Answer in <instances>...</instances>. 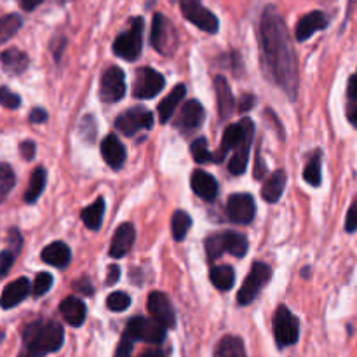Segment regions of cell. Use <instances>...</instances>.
<instances>
[{"instance_id": "6da1fadb", "label": "cell", "mask_w": 357, "mask_h": 357, "mask_svg": "<svg viewBox=\"0 0 357 357\" xmlns=\"http://www.w3.org/2000/svg\"><path fill=\"white\" fill-rule=\"evenodd\" d=\"M260 45L267 77L295 100L298 93V63L284 20L272 6L261 14Z\"/></svg>"}, {"instance_id": "7a4b0ae2", "label": "cell", "mask_w": 357, "mask_h": 357, "mask_svg": "<svg viewBox=\"0 0 357 357\" xmlns=\"http://www.w3.org/2000/svg\"><path fill=\"white\" fill-rule=\"evenodd\" d=\"M23 349L20 357H44L58 352L65 342L63 326L51 319H38L23 330Z\"/></svg>"}, {"instance_id": "3957f363", "label": "cell", "mask_w": 357, "mask_h": 357, "mask_svg": "<svg viewBox=\"0 0 357 357\" xmlns=\"http://www.w3.org/2000/svg\"><path fill=\"white\" fill-rule=\"evenodd\" d=\"M143 17H132L129 30L119 35L114 42V52L126 61H135L139 58L143 47Z\"/></svg>"}, {"instance_id": "277c9868", "label": "cell", "mask_w": 357, "mask_h": 357, "mask_svg": "<svg viewBox=\"0 0 357 357\" xmlns=\"http://www.w3.org/2000/svg\"><path fill=\"white\" fill-rule=\"evenodd\" d=\"M272 330H274L275 344L279 349L289 347L298 342L300 337V323L291 314L288 307L281 305L274 314V321H272Z\"/></svg>"}, {"instance_id": "5b68a950", "label": "cell", "mask_w": 357, "mask_h": 357, "mask_svg": "<svg viewBox=\"0 0 357 357\" xmlns=\"http://www.w3.org/2000/svg\"><path fill=\"white\" fill-rule=\"evenodd\" d=\"M126 333L132 338V340L145 342V344L159 345L166 340V328L155 319H149V317L136 316L129 319Z\"/></svg>"}, {"instance_id": "8992f818", "label": "cell", "mask_w": 357, "mask_h": 357, "mask_svg": "<svg viewBox=\"0 0 357 357\" xmlns=\"http://www.w3.org/2000/svg\"><path fill=\"white\" fill-rule=\"evenodd\" d=\"M272 278V268L268 267L264 261H255L251 272L248 274L246 281L241 286V291L237 295V302L239 305H250L255 298L258 296L260 289L271 281Z\"/></svg>"}, {"instance_id": "52a82bcc", "label": "cell", "mask_w": 357, "mask_h": 357, "mask_svg": "<svg viewBox=\"0 0 357 357\" xmlns=\"http://www.w3.org/2000/svg\"><path fill=\"white\" fill-rule=\"evenodd\" d=\"M152 47L160 54H173L178 47V35L171 21L162 14H155L152 23V33H150Z\"/></svg>"}, {"instance_id": "ba28073f", "label": "cell", "mask_w": 357, "mask_h": 357, "mask_svg": "<svg viewBox=\"0 0 357 357\" xmlns=\"http://www.w3.org/2000/svg\"><path fill=\"white\" fill-rule=\"evenodd\" d=\"M166 86V79L160 75L157 70L150 66H142L135 75V84H132V96L138 100H150L157 96Z\"/></svg>"}, {"instance_id": "9c48e42d", "label": "cell", "mask_w": 357, "mask_h": 357, "mask_svg": "<svg viewBox=\"0 0 357 357\" xmlns=\"http://www.w3.org/2000/svg\"><path fill=\"white\" fill-rule=\"evenodd\" d=\"M153 115L145 107H132L128 112L121 114L115 121V128L126 136H135L138 131L152 129Z\"/></svg>"}, {"instance_id": "30bf717a", "label": "cell", "mask_w": 357, "mask_h": 357, "mask_svg": "<svg viewBox=\"0 0 357 357\" xmlns=\"http://www.w3.org/2000/svg\"><path fill=\"white\" fill-rule=\"evenodd\" d=\"M250 135H255V124L251 119H243V121H239L237 124L229 126V128L225 129V132H223L222 145L216 150V153H213V162H222V160L225 159L227 153H229L230 150L236 149V146Z\"/></svg>"}, {"instance_id": "8fae6325", "label": "cell", "mask_w": 357, "mask_h": 357, "mask_svg": "<svg viewBox=\"0 0 357 357\" xmlns=\"http://www.w3.org/2000/svg\"><path fill=\"white\" fill-rule=\"evenodd\" d=\"M180 6L181 10H183V16L190 23H194L195 26L201 28L202 31H208V33H216L218 31V17L211 10L206 9L201 0H180Z\"/></svg>"}, {"instance_id": "7c38bea8", "label": "cell", "mask_w": 357, "mask_h": 357, "mask_svg": "<svg viewBox=\"0 0 357 357\" xmlns=\"http://www.w3.org/2000/svg\"><path fill=\"white\" fill-rule=\"evenodd\" d=\"M126 94V77L119 66H108L101 77L100 96L105 103H117Z\"/></svg>"}, {"instance_id": "4fadbf2b", "label": "cell", "mask_w": 357, "mask_h": 357, "mask_svg": "<svg viewBox=\"0 0 357 357\" xmlns=\"http://www.w3.org/2000/svg\"><path fill=\"white\" fill-rule=\"evenodd\" d=\"M227 215L230 222L239 223V225H250L257 215V206L255 199L250 194H234L227 202Z\"/></svg>"}, {"instance_id": "5bb4252c", "label": "cell", "mask_w": 357, "mask_h": 357, "mask_svg": "<svg viewBox=\"0 0 357 357\" xmlns=\"http://www.w3.org/2000/svg\"><path fill=\"white\" fill-rule=\"evenodd\" d=\"M146 309L152 314L153 319L157 323L162 324L164 328H173L176 324V316H174V309L171 305L169 298H167L164 293L153 291L149 295V300H146Z\"/></svg>"}, {"instance_id": "9a60e30c", "label": "cell", "mask_w": 357, "mask_h": 357, "mask_svg": "<svg viewBox=\"0 0 357 357\" xmlns=\"http://www.w3.org/2000/svg\"><path fill=\"white\" fill-rule=\"evenodd\" d=\"M204 108L199 103L197 100H190L181 107L180 115L174 121V126L176 129H180L181 132H192L197 131L199 128L204 122Z\"/></svg>"}, {"instance_id": "2e32d148", "label": "cell", "mask_w": 357, "mask_h": 357, "mask_svg": "<svg viewBox=\"0 0 357 357\" xmlns=\"http://www.w3.org/2000/svg\"><path fill=\"white\" fill-rule=\"evenodd\" d=\"M31 293V284L26 278H20L16 281L9 282V284L3 288L2 296H0V307L3 310L14 309V307L20 305L23 300H26V296Z\"/></svg>"}, {"instance_id": "e0dca14e", "label": "cell", "mask_w": 357, "mask_h": 357, "mask_svg": "<svg viewBox=\"0 0 357 357\" xmlns=\"http://www.w3.org/2000/svg\"><path fill=\"white\" fill-rule=\"evenodd\" d=\"M328 23H330V21H328V16L324 13H321V10H312V13L305 14V16L298 21V24H296V40H307V38L312 37L317 30H324V28L328 26Z\"/></svg>"}, {"instance_id": "ac0fdd59", "label": "cell", "mask_w": 357, "mask_h": 357, "mask_svg": "<svg viewBox=\"0 0 357 357\" xmlns=\"http://www.w3.org/2000/svg\"><path fill=\"white\" fill-rule=\"evenodd\" d=\"M135 237H136V230L131 223H122L114 234V239H112L110 244V253L112 258H122L129 253V250L135 244Z\"/></svg>"}, {"instance_id": "d6986e66", "label": "cell", "mask_w": 357, "mask_h": 357, "mask_svg": "<svg viewBox=\"0 0 357 357\" xmlns=\"http://www.w3.org/2000/svg\"><path fill=\"white\" fill-rule=\"evenodd\" d=\"M101 155L112 169H121L126 162V149L115 135H108L101 142Z\"/></svg>"}, {"instance_id": "ffe728a7", "label": "cell", "mask_w": 357, "mask_h": 357, "mask_svg": "<svg viewBox=\"0 0 357 357\" xmlns=\"http://www.w3.org/2000/svg\"><path fill=\"white\" fill-rule=\"evenodd\" d=\"M0 65H2L3 72L9 73V75H21V73L26 72L30 58H28L26 52L20 51L17 47H9L0 52Z\"/></svg>"}, {"instance_id": "44dd1931", "label": "cell", "mask_w": 357, "mask_h": 357, "mask_svg": "<svg viewBox=\"0 0 357 357\" xmlns=\"http://www.w3.org/2000/svg\"><path fill=\"white\" fill-rule=\"evenodd\" d=\"M190 187L204 201H215L216 195H218V181L215 180V176H211V174L202 169L192 173Z\"/></svg>"}, {"instance_id": "7402d4cb", "label": "cell", "mask_w": 357, "mask_h": 357, "mask_svg": "<svg viewBox=\"0 0 357 357\" xmlns=\"http://www.w3.org/2000/svg\"><path fill=\"white\" fill-rule=\"evenodd\" d=\"M40 258L44 264L52 265V267L58 268H65L66 265L70 264V260H72V251H70V248L66 246L65 243L56 241V243L47 244V246L42 250Z\"/></svg>"}, {"instance_id": "603a6c76", "label": "cell", "mask_w": 357, "mask_h": 357, "mask_svg": "<svg viewBox=\"0 0 357 357\" xmlns=\"http://www.w3.org/2000/svg\"><path fill=\"white\" fill-rule=\"evenodd\" d=\"M59 312H61L63 319L73 328H79L82 326L84 321H86V305H84L82 300L75 298V296H68L61 302L59 305Z\"/></svg>"}, {"instance_id": "cb8c5ba5", "label": "cell", "mask_w": 357, "mask_h": 357, "mask_svg": "<svg viewBox=\"0 0 357 357\" xmlns=\"http://www.w3.org/2000/svg\"><path fill=\"white\" fill-rule=\"evenodd\" d=\"M215 91H216V103H218V114L222 119H229L234 114L236 108V100L232 96L229 82L223 77L215 79Z\"/></svg>"}, {"instance_id": "d4e9b609", "label": "cell", "mask_w": 357, "mask_h": 357, "mask_svg": "<svg viewBox=\"0 0 357 357\" xmlns=\"http://www.w3.org/2000/svg\"><path fill=\"white\" fill-rule=\"evenodd\" d=\"M286 187V173L282 169L274 171V173L268 176V180L265 181L264 187H261V197L267 202L274 204L281 199L282 192H284Z\"/></svg>"}, {"instance_id": "484cf974", "label": "cell", "mask_w": 357, "mask_h": 357, "mask_svg": "<svg viewBox=\"0 0 357 357\" xmlns=\"http://www.w3.org/2000/svg\"><path fill=\"white\" fill-rule=\"evenodd\" d=\"M253 136L255 135H250L246 136V138L243 139V142L239 143V145L234 149V153H232V159H230L229 162V171L232 174H243L244 171H246L248 167V160H250V150H251V142H253Z\"/></svg>"}, {"instance_id": "4316f807", "label": "cell", "mask_w": 357, "mask_h": 357, "mask_svg": "<svg viewBox=\"0 0 357 357\" xmlns=\"http://www.w3.org/2000/svg\"><path fill=\"white\" fill-rule=\"evenodd\" d=\"M185 93H187V87H185L183 84H178V86L174 87V89L171 91V93L167 94L162 101H160L157 110H159V119L162 124L169 122V119L173 117L174 110H176V107L180 105V101L183 100Z\"/></svg>"}, {"instance_id": "83f0119b", "label": "cell", "mask_w": 357, "mask_h": 357, "mask_svg": "<svg viewBox=\"0 0 357 357\" xmlns=\"http://www.w3.org/2000/svg\"><path fill=\"white\" fill-rule=\"evenodd\" d=\"M45 181H47V173H45L44 167L33 169V173H31L30 176V183H28L26 190H24V202H26V204L37 202V199L40 197L42 192H44Z\"/></svg>"}, {"instance_id": "f1b7e54d", "label": "cell", "mask_w": 357, "mask_h": 357, "mask_svg": "<svg viewBox=\"0 0 357 357\" xmlns=\"http://www.w3.org/2000/svg\"><path fill=\"white\" fill-rule=\"evenodd\" d=\"M103 215H105V199L98 197L93 204L87 206L86 209H82L80 218H82L84 225H86L89 230H100L101 222H103Z\"/></svg>"}, {"instance_id": "f546056e", "label": "cell", "mask_w": 357, "mask_h": 357, "mask_svg": "<svg viewBox=\"0 0 357 357\" xmlns=\"http://www.w3.org/2000/svg\"><path fill=\"white\" fill-rule=\"evenodd\" d=\"M209 278H211L213 286L220 291H229L232 289L234 282H236V272L229 265H216L209 272Z\"/></svg>"}, {"instance_id": "4dcf8cb0", "label": "cell", "mask_w": 357, "mask_h": 357, "mask_svg": "<svg viewBox=\"0 0 357 357\" xmlns=\"http://www.w3.org/2000/svg\"><path fill=\"white\" fill-rule=\"evenodd\" d=\"M222 236H223V248H225V253L234 255V257L237 258H243L244 255L248 253L250 244H248L246 236H243V234L239 232H230V230L222 232Z\"/></svg>"}, {"instance_id": "1f68e13d", "label": "cell", "mask_w": 357, "mask_h": 357, "mask_svg": "<svg viewBox=\"0 0 357 357\" xmlns=\"http://www.w3.org/2000/svg\"><path fill=\"white\" fill-rule=\"evenodd\" d=\"M215 357H246L243 340L239 337H223L216 345Z\"/></svg>"}, {"instance_id": "d6a6232c", "label": "cell", "mask_w": 357, "mask_h": 357, "mask_svg": "<svg viewBox=\"0 0 357 357\" xmlns=\"http://www.w3.org/2000/svg\"><path fill=\"white\" fill-rule=\"evenodd\" d=\"M21 26H23V17L20 14L13 13L0 17V45L9 42L21 30Z\"/></svg>"}, {"instance_id": "836d02e7", "label": "cell", "mask_w": 357, "mask_h": 357, "mask_svg": "<svg viewBox=\"0 0 357 357\" xmlns=\"http://www.w3.org/2000/svg\"><path fill=\"white\" fill-rule=\"evenodd\" d=\"M321 160H323V152H321V150H316V152L310 155L305 169H303V180H305L309 185H312V187H319L321 181H323V174H321Z\"/></svg>"}, {"instance_id": "e575fe53", "label": "cell", "mask_w": 357, "mask_h": 357, "mask_svg": "<svg viewBox=\"0 0 357 357\" xmlns=\"http://www.w3.org/2000/svg\"><path fill=\"white\" fill-rule=\"evenodd\" d=\"M192 227V218L188 213L185 211H176L173 215V220H171V230H173L174 241H183L187 237L188 230Z\"/></svg>"}, {"instance_id": "d590c367", "label": "cell", "mask_w": 357, "mask_h": 357, "mask_svg": "<svg viewBox=\"0 0 357 357\" xmlns=\"http://www.w3.org/2000/svg\"><path fill=\"white\" fill-rule=\"evenodd\" d=\"M14 185H16V174H14L13 167L2 162L0 164V202L6 201Z\"/></svg>"}, {"instance_id": "8d00e7d4", "label": "cell", "mask_w": 357, "mask_h": 357, "mask_svg": "<svg viewBox=\"0 0 357 357\" xmlns=\"http://www.w3.org/2000/svg\"><path fill=\"white\" fill-rule=\"evenodd\" d=\"M190 153L197 164H204V162H209V160H213V153L209 152L208 139L206 138L194 139L190 145Z\"/></svg>"}, {"instance_id": "74e56055", "label": "cell", "mask_w": 357, "mask_h": 357, "mask_svg": "<svg viewBox=\"0 0 357 357\" xmlns=\"http://www.w3.org/2000/svg\"><path fill=\"white\" fill-rule=\"evenodd\" d=\"M204 248H206V255H208L209 260L211 261L218 260V258L225 253L222 234H213V236H209L208 239L204 241Z\"/></svg>"}, {"instance_id": "f35d334b", "label": "cell", "mask_w": 357, "mask_h": 357, "mask_svg": "<svg viewBox=\"0 0 357 357\" xmlns=\"http://www.w3.org/2000/svg\"><path fill=\"white\" fill-rule=\"evenodd\" d=\"M52 282H54V278L49 272H40V274H37L33 286H31V295L35 298H40V296H44L52 288Z\"/></svg>"}, {"instance_id": "ab89813d", "label": "cell", "mask_w": 357, "mask_h": 357, "mask_svg": "<svg viewBox=\"0 0 357 357\" xmlns=\"http://www.w3.org/2000/svg\"><path fill=\"white\" fill-rule=\"evenodd\" d=\"M129 305H131V296L124 291H115L107 298V307L112 312H122Z\"/></svg>"}, {"instance_id": "60d3db41", "label": "cell", "mask_w": 357, "mask_h": 357, "mask_svg": "<svg viewBox=\"0 0 357 357\" xmlns=\"http://www.w3.org/2000/svg\"><path fill=\"white\" fill-rule=\"evenodd\" d=\"M0 105H2L3 108H9V110H16V108L21 107L20 94L10 91L9 87L2 86L0 87Z\"/></svg>"}, {"instance_id": "b9f144b4", "label": "cell", "mask_w": 357, "mask_h": 357, "mask_svg": "<svg viewBox=\"0 0 357 357\" xmlns=\"http://www.w3.org/2000/svg\"><path fill=\"white\" fill-rule=\"evenodd\" d=\"M16 257L17 255L14 253V251H10L9 248L0 253V279L6 278V275L9 274V271L13 268V265H14V260H16Z\"/></svg>"}, {"instance_id": "7bdbcfd3", "label": "cell", "mask_w": 357, "mask_h": 357, "mask_svg": "<svg viewBox=\"0 0 357 357\" xmlns=\"http://www.w3.org/2000/svg\"><path fill=\"white\" fill-rule=\"evenodd\" d=\"M7 248H9L10 251H14L16 255L21 253V248H23V237H21V232L16 229V227L9 229V232H7Z\"/></svg>"}, {"instance_id": "ee69618b", "label": "cell", "mask_w": 357, "mask_h": 357, "mask_svg": "<svg viewBox=\"0 0 357 357\" xmlns=\"http://www.w3.org/2000/svg\"><path fill=\"white\" fill-rule=\"evenodd\" d=\"M132 344H135V340H132V338L129 337L128 333L122 335L121 342H119L117 349H115V356L114 357H131Z\"/></svg>"}, {"instance_id": "f6af8a7d", "label": "cell", "mask_w": 357, "mask_h": 357, "mask_svg": "<svg viewBox=\"0 0 357 357\" xmlns=\"http://www.w3.org/2000/svg\"><path fill=\"white\" fill-rule=\"evenodd\" d=\"M345 230L349 234H354L357 230V197L352 201L351 208H349L347 218H345Z\"/></svg>"}, {"instance_id": "bcb514c9", "label": "cell", "mask_w": 357, "mask_h": 357, "mask_svg": "<svg viewBox=\"0 0 357 357\" xmlns=\"http://www.w3.org/2000/svg\"><path fill=\"white\" fill-rule=\"evenodd\" d=\"M35 150H37V145L31 139H24V142L20 143V153L24 160H33Z\"/></svg>"}, {"instance_id": "7dc6e473", "label": "cell", "mask_w": 357, "mask_h": 357, "mask_svg": "<svg viewBox=\"0 0 357 357\" xmlns=\"http://www.w3.org/2000/svg\"><path fill=\"white\" fill-rule=\"evenodd\" d=\"M347 105H357V72L349 79L347 84Z\"/></svg>"}, {"instance_id": "c3c4849f", "label": "cell", "mask_w": 357, "mask_h": 357, "mask_svg": "<svg viewBox=\"0 0 357 357\" xmlns=\"http://www.w3.org/2000/svg\"><path fill=\"white\" fill-rule=\"evenodd\" d=\"M47 117H49L47 112H45L44 108L37 107L30 112V115H28V121H30L31 124H44V122L47 121Z\"/></svg>"}, {"instance_id": "681fc988", "label": "cell", "mask_w": 357, "mask_h": 357, "mask_svg": "<svg viewBox=\"0 0 357 357\" xmlns=\"http://www.w3.org/2000/svg\"><path fill=\"white\" fill-rule=\"evenodd\" d=\"M73 289L79 293H84V295H91V293H93V286L87 281V278H80L79 281L73 282Z\"/></svg>"}, {"instance_id": "f907efd6", "label": "cell", "mask_w": 357, "mask_h": 357, "mask_svg": "<svg viewBox=\"0 0 357 357\" xmlns=\"http://www.w3.org/2000/svg\"><path fill=\"white\" fill-rule=\"evenodd\" d=\"M255 103H257V100H255L253 94H244L239 103H237V107H239V112H248L255 107Z\"/></svg>"}, {"instance_id": "816d5d0a", "label": "cell", "mask_w": 357, "mask_h": 357, "mask_svg": "<svg viewBox=\"0 0 357 357\" xmlns=\"http://www.w3.org/2000/svg\"><path fill=\"white\" fill-rule=\"evenodd\" d=\"M119 278H121V268L117 265H112L107 274V286H114L119 281Z\"/></svg>"}, {"instance_id": "f5cc1de1", "label": "cell", "mask_w": 357, "mask_h": 357, "mask_svg": "<svg viewBox=\"0 0 357 357\" xmlns=\"http://www.w3.org/2000/svg\"><path fill=\"white\" fill-rule=\"evenodd\" d=\"M17 2H20V6L23 7L24 10H33V9H37V7L40 6L44 0H17Z\"/></svg>"}, {"instance_id": "db71d44e", "label": "cell", "mask_w": 357, "mask_h": 357, "mask_svg": "<svg viewBox=\"0 0 357 357\" xmlns=\"http://www.w3.org/2000/svg\"><path fill=\"white\" fill-rule=\"evenodd\" d=\"M265 173H267V167L261 166V157H260V153H258V155H257V167H255V178H257V180H261V178L265 176Z\"/></svg>"}, {"instance_id": "11a10c76", "label": "cell", "mask_w": 357, "mask_h": 357, "mask_svg": "<svg viewBox=\"0 0 357 357\" xmlns=\"http://www.w3.org/2000/svg\"><path fill=\"white\" fill-rule=\"evenodd\" d=\"M139 357H166V354L160 349H152V351H145Z\"/></svg>"}, {"instance_id": "9f6ffc18", "label": "cell", "mask_w": 357, "mask_h": 357, "mask_svg": "<svg viewBox=\"0 0 357 357\" xmlns=\"http://www.w3.org/2000/svg\"><path fill=\"white\" fill-rule=\"evenodd\" d=\"M65 45H66V40L61 37V42H59V45L52 47V52H54V58L56 59H59V56H61V52H63V49H65Z\"/></svg>"}, {"instance_id": "6f0895ef", "label": "cell", "mask_w": 357, "mask_h": 357, "mask_svg": "<svg viewBox=\"0 0 357 357\" xmlns=\"http://www.w3.org/2000/svg\"><path fill=\"white\" fill-rule=\"evenodd\" d=\"M2 338H3V331H0V342H2Z\"/></svg>"}]
</instances>
